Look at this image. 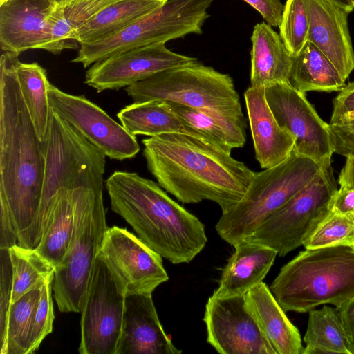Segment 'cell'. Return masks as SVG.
Returning a JSON list of instances; mask_svg holds the SVG:
<instances>
[{"mask_svg": "<svg viewBox=\"0 0 354 354\" xmlns=\"http://www.w3.org/2000/svg\"><path fill=\"white\" fill-rule=\"evenodd\" d=\"M142 142L149 171L183 203L211 201L224 212L242 199L254 176L231 154L187 134L165 133Z\"/></svg>", "mask_w": 354, "mask_h": 354, "instance_id": "6da1fadb", "label": "cell"}, {"mask_svg": "<svg viewBox=\"0 0 354 354\" xmlns=\"http://www.w3.org/2000/svg\"><path fill=\"white\" fill-rule=\"evenodd\" d=\"M18 56L3 52L0 58V203L6 206L21 245L39 210L44 161L17 80Z\"/></svg>", "mask_w": 354, "mask_h": 354, "instance_id": "7a4b0ae2", "label": "cell"}, {"mask_svg": "<svg viewBox=\"0 0 354 354\" xmlns=\"http://www.w3.org/2000/svg\"><path fill=\"white\" fill-rule=\"evenodd\" d=\"M105 186L113 212L162 258L174 264L188 263L205 246L204 224L158 183L135 172L115 171Z\"/></svg>", "mask_w": 354, "mask_h": 354, "instance_id": "3957f363", "label": "cell"}, {"mask_svg": "<svg viewBox=\"0 0 354 354\" xmlns=\"http://www.w3.org/2000/svg\"><path fill=\"white\" fill-rule=\"evenodd\" d=\"M270 289L285 312L339 306L354 297V247L306 249L281 268Z\"/></svg>", "mask_w": 354, "mask_h": 354, "instance_id": "277c9868", "label": "cell"}, {"mask_svg": "<svg viewBox=\"0 0 354 354\" xmlns=\"http://www.w3.org/2000/svg\"><path fill=\"white\" fill-rule=\"evenodd\" d=\"M41 141L44 174L39 210L21 246L35 248L55 198L62 187H103L106 156L77 129L50 110Z\"/></svg>", "mask_w": 354, "mask_h": 354, "instance_id": "5b68a950", "label": "cell"}, {"mask_svg": "<svg viewBox=\"0 0 354 354\" xmlns=\"http://www.w3.org/2000/svg\"><path fill=\"white\" fill-rule=\"evenodd\" d=\"M324 162L292 151L279 165L255 172L242 199L222 212L215 226L218 234L232 245L250 236L268 216L313 179Z\"/></svg>", "mask_w": 354, "mask_h": 354, "instance_id": "8992f818", "label": "cell"}, {"mask_svg": "<svg viewBox=\"0 0 354 354\" xmlns=\"http://www.w3.org/2000/svg\"><path fill=\"white\" fill-rule=\"evenodd\" d=\"M103 187L77 188L68 251L55 268L53 297L62 313L81 311L96 257L108 229Z\"/></svg>", "mask_w": 354, "mask_h": 354, "instance_id": "52a82bcc", "label": "cell"}, {"mask_svg": "<svg viewBox=\"0 0 354 354\" xmlns=\"http://www.w3.org/2000/svg\"><path fill=\"white\" fill-rule=\"evenodd\" d=\"M125 90L136 102L161 100L224 115H244L231 76L198 62L159 72Z\"/></svg>", "mask_w": 354, "mask_h": 354, "instance_id": "ba28073f", "label": "cell"}, {"mask_svg": "<svg viewBox=\"0 0 354 354\" xmlns=\"http://www.w3.org/2000/svg\"><path fill=\"white\" fill-rule=\"evenodd\" d=\"M337 191L331 159H328L306 186L268 216L245 239L285 256L303 245L330 213V202Z\"/></svg>", "mask_w": 354, "mask_h": 354, "instance_id": "9c48e42d", "label": "cell"}, {"mask_svg": "<svg viewBox=\"0 0 354 354\" xmlns=\"http://www.w3.org/2000/svg\"><path fill=\"white\" fill-rule=\"evenodd\" d=\"M125 296L111 269L97 255L80 311V354H115Z\"/></svg>", "mask_w": 354, "mask_h": 354, "instance_id": "30bf717a", "label": "cell"}, {"mask_svg": "<svg viewBox=\"0 0 354 354\" xmlns=\"http://www.w3.org/2000/svg\"><path fill=\"white\" fill-rule=\"evenodd\" d=\"M50 108L110 159H131L140 151L135 136L84 95L48 86Z\"/></svg>", "mask_w": 354, "mask_h": 354, "instance_id": "8fae6325", "label": "cell"}, {"mask_svg": "<svg viewBox=\"0 0 354 354\" xmlns=\"http://www.w3.org/2000/svg\"><path fill=\"white\" fill-rule=\"evenodd\" d=\"M125 295L151 293L169 279L162 257L124 228L108 227L98 252Z\"/></svg>", "mask_w": 354, "mask_h": 354, "instance_id": "7c38bea8", "label": "cell"}, {"mask_svg": "<svg viewBox=\"0 0 354 354\" xmlns=\"http://www.w3.org/2000/svg\"><path fill=\"white\" fill-rule=\"evenodd\" d=\"M265 94L277 122L295 140L293 151L319 162L331 159L329 124L318 115L305 93L287 81L266 87Z\"/></svg>", "mask_w": 354, "mask_h": 354, "instance_id": "4fadbf2b", "label": "cell"}, {"mask_svg": "<svg viewBox=\"0 0 354 354\" xmlns=\"http://www.w3.org/2000/svg\"><path fill=\"white\" fill-rule=\"evenodd\" d=\"M207 342L221 354H276L250 310L245 294L219 297L205 305Z\"/></svg>", "mask_w": 354, "mask_h": 354, "instance_id": "5bb4252c", "label": "cell"}, {"mask_svg": "<svg viewBox=\"0 0 354 354\" xmlns=\"http://www.w3.org/2000/svg\"><path fill=\"white\" fill-rule=\"evenodd\" d=\"M196 62L195 57L171 51L165 44H153L93 64L85 73L84 83L97 93L118 90L159 72Z\"/></svg>", "mask_w": 354, "mask_h": 354, "instance_id": "9a60e30c", "label": "cell"}, {"mask_svg": "<svg viewBox=\"0 0 354 354\" xmlns=\"http://www.w3.org/2000/svg\"><path fill=\"white\" fill-rule=\"evenodd\" d=\"M165 333L151 293L125 296L115 354H180Z\"/></svg>", "mask_w": 354, "mask_h": 354, "instance_id": "2e32d148", "label": "cell"}, {"mask_svg": "<svg viewBox=\"0 0 354 354\" xmlns=\"http://www.w3.org/2000/svg\"><path fill=\"white\" fill-rule=\"evenodd\" d=\"M56 6L53 0H8L0 4L1 50L19 55L30 49L46 50L48 19Z\"/></svg>", "mask_w": 354, "mask_h": 354, "instance_id": "e0dca14e", "label": "cell"}, {"mask_svg": "<svg viewBox=\"0 0 354 354\" xmlns=\"http://www.w3.org/2000/svg\"><path fill=\"white\" fill-rule=\"evenodd\" d=\"M304 1L309 21L308 41L346 80L354 70V50L348 25L350 12L329 0Z\"/></svg>", "mask_w": 354, "mask_h": 354, "instance_id": "ac0fdd59", "label": "cell"}, {"mask_svg": "<svg viewBox=\"0 0 354 354\" xmlns=\"http://www.w3.org/2000/svg\"><path fill=\"white\" fill-rule=\"evenodd\" d=\"M244 99L255 158L264 169L274 167L290 156L295 140L277 122L267 102L265 88L250 86Z\"/></svg>", "mask_w": 354, "mask_h": 354, "instance_id": "d6986e66", "label": "cell"}, {"mask_svg": "<svg viewBox=\"0 0 354 354\" xmlns=\"http://www.w3.org/2000/svg\"><path fill=\"white\" fill-rule=\"evenodd\" d=\"M182 123V133L193 136L231 154L246 142L244 115L228 116L167 102Z\"/></svg>", "mask_w": 354, "mask_h": 354, "instance_id": "ffe728a7", "label": "cell"}, {"mask_svg": "<svg viewBox=\"0 0 354 354\" xmlns=\"http://www.w3.org/2000/svg\"><path fill=\"white\" fill-rule=\"evenodd\" d=\"M234 253L223 270L214 295L219 297L245 294L263 281L277 253L273 249L248 239L233 245Z\"/></svg>", "mask_w": 354, "mask_h": 354, "instance_id": "44dd1931", "label": "cell"}, {"mask_svg": "<svg viewBox=\"0 0 354 354\" xmlns=\"http://www.w3.org/2000/svg\"><path fill=\"white\" fill-rule=\"evenodd\" d=\"M247 305L276 354H302L298 329L291 323L270 288L261 282L245 293Z\"/></svg>", "mask_w": 354, "mask_h": 354, "instance_id": "7402d4cb", "label": "cell"}, {"mask_svg": "<svg viewBox=\"0 0 354 354\" xmlns=\"http://www.w3.org/2000/svg\"><path fill=\"white\" fill-rule=\"evenodd\" d=\"M251 42V86L266 88L288 81L292 57L272 26L266 22L257 24Z\"/></svg>", "mask_w": 354, "mask_h": 354, "instance_id": "603a6c76", "label": "cell"}, {"mask_svg": "<svg viewBox=\"0 0 354 354\" xmlns=\"http://www.w3.org/2000/svg\"><path fill=\"white\" fill-rule=\"evenodd\" d=\"M167 0H119L73 30L71 38L80 44L103 40L161 7Z\"/></svg>", "mask_w": 354, "mask_h": 354, "instance_id": "cb8c5ba5", "label": "cell"}, {"mask_svg": "<svg viewBox=\"0 0 354 354\" xmlns=\"http://www.w3.org/2000/svg\"><path fill=\"white\" fill-rule=\"evenodd\" d=\"M77 187L59 189L53 199L41 239L35 248L55 268L64 259L70 245Z\"/></svg>", "mask_w": 354, "mask_h": 354, "instance_id": "d4e9b609", "label": "cell"}, {"mask_svg": "<svg viewBox=\"0 0 354 354\" xmlns=\"http://www.w3.org/2000/svg\"><path fill=\"white\" fill-rule=\"evenodd\" d=\"M345 82L333 63L308 41L301 50L292 57L288 82L299 92L341 91L346 86Z\"/></svg>", "mask_w": 354, "mask_h": 354, "instance_id": "484cf974", "label": "cell"}, {"mask_svg": "<svg viewBox=\"0 0 354 354\" xmlns=\"http://www.w3.org/2000/svg\"><path fill=\"white\" fill-rule=\"evenodd\" d=\"M117 117L131 135L149 137L170 133H182V123L170 105L165 101L149 100L122 108Z\"/></svg>", "mask_w": 354, "mask_h": 354, "instance_id": "4316f807", "label": "cell"}, {"mask_svg": "<svg viewBox=\"0 0 354 354\" xmlns=\"http://www.w3.org/2000/svg\"><path fill=\"white\" fill-rule=\"evenodd\" d=\"M308 313L302 354H353L336 308L324 305Z\"/></svg>", "mask_w": 354, "mask_h": 354, "instance_id": "83f0119b", "label": "cell"}, {"mask_svg": "<svg viewBox=\"0 0 354 354\" xmlns=\"http://www.w3.org/2000/svg\"><path fill=\"white\" fill-rule=\"evenodd\" d=\"M16 73L25 104L42 140L48 130L51 110L48 97L50 82L46 71L37 62L19 61Z\"/></svg>", "mask_w": 354, "mask_h": 354, "instance_id": "f1b7e54d", "label": "cell"}, {"mask_svg": "<svg viewBox=\"0 0 354 354\" xmlns=\"http://www.w3.org/2000/svg\"><path fill=\"white\" fill-rule=\"evenodd\" d=\"M41 286L11 304L5 332L0 336L1 354H27L30 328L40 299Z\"/></svg>", "mask_w": 354, "mask_h": 354, "instance_id": "f546056e", "label": "cell"}, {"mask_svg": "<svg viewBox=\"0 0 354 354\" xmlns=\"http://www.w3.org/2000/svg\"><path fill=\"white\" fill-rule=\"evenodd\" d=\"M12 266V304L24 294L41 286L55 272V268L34 248L16 244L8 248Z\"/></svg>", "mask_w": 354, "mask_h": 354, "instance_id": "4dcf8cb0", "label": "cell"}, {"mask_svg": "<svg viewBox=\"0 0 354 354\" xmlns=\"http://www.w3.org/2000/svg\"><path fill=\"white\" fill-rule=\"evenodd\" d=\"M279 36L292 57L296 56L308 39L309 21L304 0H286Z\"/></svg>", "mask_w": 354, "mask_h": 354, "instance_id": "1f68e13d", "label": "cell"}, {"mask_svg": "<svg viewBox=\"0 0 354 354\" xmlns=\"http://www.w3.org/2000/svg\"><path fill=\"white\" fill-rule=\"evenodd\" d=\"M354 242V216L330 212L304 243L306 249L339 245H352Z\"/></svg>", "mask_w": 354, "mask_h": 354, "instance_id": "d6a6232c", "label": "cell"}, {"mask_svg": "<svg viewBox=\"0 0 354 354\" xmlns=\"http://www.w3.org/2000/svg\"><path fill=\"white\" fill-rule=\"evenodd\" d=\"M53 278L54 273L50 274L42 283L40 299L30 328L27 354L37 351L44 338L53 330L55 318L52 297Z\"/></svg>", "mask_w": 354, "mask_h": 354, "instance_id": "836d02e7", "label": "cell"}, {"mask_svg": "<svg viewBox=\"0 0 354 354\" xmlns=\"http://www.w3.org/2000/svg\"><path fill=\"white\" fill-rule=\"evenodd\" d=\"M48 43L46 51L58 55L64 49H79L80 44L71 39L72 29L64 15L63 6L57 4L48 19Z\"/></svg>", "mask_w": 354, "mask_h": 354, "instance_id": "e575fe53", "label": "cell"}, {"mask_svg": "<svg viewBox=\"0 0 354 354\" xmlns=\"http://www.w3.org/2000/svg\"><path fill=\"white\" fill-rule=\"evenodd\" d=\"M119 0H71L65 5L64 15L73 30L109 5Z\"/></svg>", "mask_w": 354, "mask_h": 354, "instance_id": "d590c367", "label": "cell"}, {"mask_svg": "<svg viewBox=\"0 0 354 354\" xmlns=\"http://www.w3.org/2000/svg\"><path fill=\"white\" fill-rule=\"evenodd\" d=\"M0 336L3 335L12 304V273L8 249H0Z\"/></svg>", "mask_w": 354, "mask_h": 354, "instance_id": "8d00e7d4", "label": "cell"}, {"mask_svg": "<svg viewBox=\"0 0 354 354\" xmlns=\"http://www.w3.org/2000/svg\"><path fill=\"white\" fill-rule=\"evenodd\" d=\"M333 152L346 158L354 156V116L329 124Z\"/></svg>", "mask_w": 354, "mask_h": 354, "instance_id": "74e56055", "label": "cell"}, {"mask_svg": "<svg viewBox=\"0 0 354 354\" xmlns=\"http://www.w3.org/2000/svg\"><path fill=\"white\" fill-rule=\"evenodd\" d=\"M333 108L329 124L336 123L354 112V82L346 85L335 97Z\"/></svg>", "mask_w": 354, "mask_h": 354, "instance_id": "f35d334b", "label": "cell"}, {"mask_svg": "<svg viewBox=\"0 0 354 354\" xmlns=\"http://www.w3.org/2000/svg\"><path fill=\"white\" fill-rule=\"evenodd\" d=\"M258 11L271 26L280 24L283 5L280 0H243Z\"/></svg>", "mask_w": 354, "mask_h": 354, "instance_id": "ab89813d", "label": "cell"}, {"mask_svg": "<svg viewBox=\"0 0 354 354\" xmlns=\"http://www.w3.org/2000/svg\"><path fill=\"white\" fill-rule=\"evenodd\" d=\"M0 249H8L18 244L19 239L6 206L0 203Z\"/></svg>", "mask_w": 354, "mask_h": 354, "instance_id": "60d3db41", "label": "cell"}, {"mask_svg": "<svg viewBox=\"0 0 354 354\" xmlns=\"http://www.w3.org/2000/svg\"><path fill=\"white\" fill-rule=\"evenodd\" d=\"M333 212L354 215V189H339L330 202Z\"/></svg>", "mask_w": 354, "mask_h": 354, "instance_id": "b9f144b4", "label": "cell"}, {"mask_svg": "<svg viewBox=\"0 0 354 354\" xmlns=\"http://www.w3.org/2000/svg\"><path fill=\"white\" fill-rule=\"evenodd\" d=\"M335 308L354 354V297Z\"/></svg>", "mask_w": 354, "mask_h": 354, "instance_id": "7bdbcfd3", "label": "cell"}, {"mask_svg": "<svg viewBox=\"0 0 354 354\" xmlns=\"http://www.w3.org/2000/svg\"><path fill=\"white\" fill-rule=\"evenodd\" d=\"M340 189H354V156L346 158L339 176Z\"/></svg>", "mask_w": 354, "mask_h": 354, "instance_id": "ee69618b", "label": "cell"}, {"mask_svg": "<svg viewBox=\"0 0 354 354\" xmlns=\"http://www.w3.org/2000/svg\"><path fill=\"white\" fill-rule=\"evenodd\" d=\"M329 1L339 5V6L344 8V9H346V10H348L350 12L354 8L348 0H329Z\"/></svg>", "mask_w": 354, "mask_h": 354, "instance_id": "f6af8a7d", "label": "cell"}, {"mask_svg": "<svg viewBox=\"0 0 354 354\" xmlns=\"http://www.w3.org/2000/svg\"><path fill=\"white\" fill-rule=\"evenodd\" d=\"M57 4L64 6L71 0H53Z\"/></svg>", "mask_w": 354, "mask_h": 354, "instance_id": "bcb514c9", "label": "cell"}, {"mask_svg": "<svg viewBox=\"0 0 354 354\" xmlns=\"http://www.w3.org/2000/svg\"><path fill=\"white\" fill-rule=\"evenodd\" d=\"M351 116H354V112L351 113V114H349L348 115H347L346 118L347 117H351Z\"/></svg>", "mask_w": 354, "mask_h": 354, "instance_id": "7dc6e473", "label": "cell"}, {"mask_svg": "<svg viewBox=\"0 0 354 354\" xmlns=\"http://www.w3.org/2000/svg\"><path fill=\"white\" fill-rule=\"evenodd\" d=\"M350 1V3H351V5L353 6L354 8V0H348Z\"/></svg>", "mask_w": 354, "mask_h": 354, "instance_id": "c3c4849f", "label": "cell"}, {"mask_svg": "<svg viewBox=\"0 0 354 354\" xmlns=\"http://www.w3.org/2000/svg\"><path fill=\"white\" fill-rule=\"evenodd\" d=\"M6 1H8V0H0V4L6 2Z\"/></svg>", "mask_w": 354, "mask_h": 354, "instance_id": "681fc988", "label": "cell"}, {"mask_svg": "<svg viewBox=\"0 0 354 354\" xmlns=\"http://www.w3.org/2000/svg\"><path fill=\"white\" fill-rule=\"evenodd\" d=\"M353 245V246L354 247V242L352 243V245Z\"/></svg>", "mask_w": 354, "mask_h": 354, "instance_id": "f907efd6", "label": "cell"}, {"mask_svg": "<svg viewBox=\"0 0 354 354\" xmlns=\"http://www.w3.org/2000/svg\"><path fill=\"white\" fill-rule=\"evenodd\" d=\"M352 216H354V215H352Z\"/></svg>", "mask_w": 354, "mask_h": 354, "instance_id": "816d5d0a", "label": "cell"}]
</instances>
